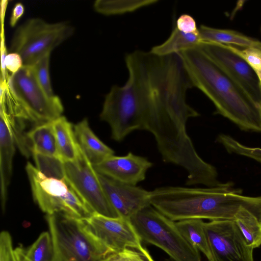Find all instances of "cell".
<instances>
[{"label":"cell","instance_id":"13","mask_svg":"<svg viewBox=\"0 0 261 261\" xmlns=\"http://www.w3.org/2000/svg\"><path fill=\"white\" fill-rule=\"evenodd\" d=\"M98 174L108 199L120 217L130 219L139 211L150 205V191Z\"/></svg>","mask_w":261,"mask_h":261},{"label":"cell","instance_id":"31","mask_svg":"<svg viewBox=\"0 0 261 261\" xmlns=\"http://www.w3.org/2000/svg\"><path fill=\"white\" fill-rule=\"evenodd\" d=\"M179 31L185 33H193L198 32L194 18L187 14L181 15L177 19L176 27Z\"/></svg>","mask_w":261,"mask_h":261},{"label":"cell","instance_id":"21","mask_svg":"<svg viewBox=\"0 0 261 261\" xmlns=\"http://www.w3.org/2000/svg\"><path fill=\"white\" fill-rule=\"evenodd\" d=\"M200 42L199 31L196 33H185L175 27L166 41L152 47L150 51L159 56H167L178 54L196 46Z\"/></svg>","mask_w":261,"mask_h":261},{"label":"cell","instance_id":"2","mask_svg":"<svg viewBox=\"0 0 261 261\" xmlns=\"http://www.w3.org/2000/svg\"><path fill=\"white\" fill-rule=\"evenodd\" d=\"M150 203L175 222L193 219L234 221L246 211L261 222V196L243 195L231 182L206 188L159 187L150 192Z\"/></svg>","mask_w":261,"mask_h":261},{"label":"cell","instance_id":"7","mask_svg":"<svg viewBox=\"0 0 261 261\" xmlns=\"http://www.w3.org/2000/svg\"><path fill=\"white\" fill-rule=\"evenodd\" d=\"M6 87L17 109L34 123L53 121L61 116L64 108L61 99L46 94L31 66L23 65L8 75Z\"/></svg>","mask_w":261,"mask_h":261},{"label":"cell","instance_id":"6","mask_svg":"<svg viewBox=\"0 0 261 261\" xmlns=\"http://www.w3.org/2000/svg\"><path fill=\"white\" fill-rule=\"evenodd\" d=\"M130 221L142 241L164 251L173 261H201L199 250L184 237L173 221L149 205Z\"/></svg>","mask_w":261,"mask_h":261},{"label":"cell","instance_id":"22","mask_svg":"<svg viewBox=\"0 0 261 261\" xmlns=\"http://www.w3.org/2000/svg\"><path fill=\"white\" fill-rule=\"evenodd\" d=\"M158 2V0H97L93 6L99 13L115 15L132 13Z\"/></svg>","mask_w":261,"mask_h":261},{"label":"cell","instance_id":"14","mask_svg":"<svg viewBox=\"0 0 261 261\" xmlns=\"http://www.w3.org/2000/svg\"><path fill=\"white\" fill-rule=\"evenodd\" d=\"M152 163L147 158L130 152L124 156H111L93 165L98 173L133 186L143 181Z\"/></svg>","mask_w":261,"mask_h":261},{"label":"cell","instance_id":"19","mask_svg":"<svg viewBox=\"0 0 261 261\" xmlns=\"http://www.w3.org/2000/svg\"><path fill=\"white\" fill-rule=\"evenodd\" d=\"M27 137L33 154L59 158L53 121L35 125L28 131Z\"/></svg>","mask_w":261,"mask_h":261},{"label":"cell","instance_id":"10","mask_svg":"<svg viewBox=\"0 0 261 261\" xmlns=\"http://www.w3.org/2000/svg\"><path fill=\"white\" fill-rule=\"evenodd\" d=\"M234 81L257 103L261 106V85L256 72L228 45L201 42L197 45Z\"/></svg>","mask_w":261,"mask_h":261},{"label":"cell","instance_id":"11","mask_svg":"<svg viewBox=\"0 0 261 261\" xmlns=\"http://www.w3.org/2000/svg\"><path fill=\"white\" fill-rule=\"evenodd\" d=\"M215 261H253V249L234 220L204 222Z\"/></svg>","mask_w":261,"mask_h":261},{"label":"cell","instance_id":"33","mask_svg":"<svg viewBox=\"0 0 261 261\" xmlns=\"http://www.w3.org/2000/svg\"><path fill=\"white\" fill-rule=\"evenodd\" d=\"M14 254L16 261H31L26 256L25 250L21 247L14 249Z\"/></svg>","mask_w":261,"mask_h":261},{"label":"cell","instance_id":"29","mask_svg":"<svg viewBox=\"0 0 261 261\" xmlns=\"http://www.w3.org/2000/svg\"><path fill=\"white\" fill-rule=\"evenodd\" d=\"M23 66V61L20 56L15 53H10L6 56L4 62L2 65L1 80H6L8 77L6 69L9 70L11 74L17 72Z\"/></svg>","mask_w":261,"mask_h":261},{"label":"cell","instance_id":"1","mask_svg":"<svg viewBox=\"0 0 261 261\" xmlns=\"http://www.w3.org/2000/svg\"><path fill=\"white\" fill-rule=\"evenodd\" d=\"M127 80L113 86L106 96L100 115L118 142L136 130L154 137L164 162L184 169L197 164L200 156L188 135V120L199 116L187 102L193 88L178 54L159 56L135 50L125 57Z\"/></svg>","mask_w":261,"mask_h":261},{"label":"cell","instance_id":"20","mask_svg":"<svg viewBox=\"0 0 261 261\" xmlns=\"http://www.w3.org/2000/svg\"><path fill=\"white\" fill-rule=\"evenodd\" d=\"M202 219H193L176 222L180 232L188 241L205 256L208 261H215Z\"/></svg>","mask_w":261,"mask_h":261},{"label":"cell","instance_id":"27","mask_svg":"<svg viewBox=\"0 0 261 261\" xmlns=\"http://www.w3.org/2000/svg\"><path fill=\"white\" fill-rule=\"evenodd\" d=\"M228 46L232 51L243 58L255 71L261 70V48L246 47L240 49L231 45Z\"/></svg>","mask_w":261,"mask_h":261},{"label":"cell","instance_id":"30","mask_svg":"<svg viewBox=\"0 0 261 261\" xmlns=\"http://www.w3.org/2000/svg\"><path fill=\"white\" fill-rule=\"evenodd\" d=\"M122 253L126 261H154L148 250L141 248H127Z\"/></svg>","mask_w":261,"mask_h":261},{"label":"cell","instance_id":"3","mask_svg":"<svg viewBox=\"0 0 261 261\" xmlns=\"http://www.w3.org/2000/svg\"><path fill=\"white\" fill-rule=\"evenodd\" d=\"M197 45L179 53L193 87L211 100L217 114L241 129L261 132V106Z\"/></svg>","mask_w":261,"mask_h":261},{"label":"cell","instance_id":"24","mask_svg":"<svg viewBox=\"0 0 261 261\" xmlns=\"http://www.w3.org/2000/svg\"><path fill=\"white\" fill-rule=\"evenodd\" d=\"M53 245L49 232H43L37 240L25 250L27 257L31 261H52Z\"/></svg>","mask_w":261,"mask_h":261},{"label":"cell","instance_id":"23","mask_svg":"<svg viewBox=\"0 0 261 261\" xmlns=\"http://www.w3.org/2000/svg\"><path fill=\"white\" fill-rule=\"evenodd\" d=\"M234 221L250 247L254 249L261 245V222L254 215L246 211Z\"/></svg>","mask_w":261,"mask_h":261},{"label":"cell","instance_id":"9","mask_svg":"<svg viewBox=\"0 0 261 261\" xmlns=\"http://www.w3.org/2000/svg\"><path fill=\"white\" fill-rule=\"evenodd\" d=\"M63 168L65 176L94 214L120 217L108 199L98 173L79 145L76 158L63 162Z\"/></svg>","mask_w":261,"mask_h":261},{"label":"cell","instance_id":"34","mask_svg":"<svg viewBox=\"0 0 261 261\" xmlns=\"http://www.w3.org/2000/svg\"><path fill=\"white\" fill-rule=\"evenodd\" d=\"M102 261H126L122 253H112L107 256Z\"/></svg>","mask_w":261,"mask_h":261},{"label":"cell","instance_id":"36","mask_svg":"<svg viewBox=\"0 0 261 261\" xmlns=\"http://www.w3.org/2000/svg\"><path fill=\"white\" fill-rule=\"evenodd\" d=\"M260 32H261V27H260Z\"/></svg>","mask_w":261,"mask_h":261},{"label":"cell","instance_id":"25","mask_svg":"<svg viewBox=\"0 0 261 261\" xmlns=\"http://www.w3.org/2000/svg\"><path fill=\"white\" fill-rule=\"evenodd\" d=\"M217 141L229 153L246 156L261 163V148L246 146L232 137L223 134L218 136Z\"/></svg>","mask_w":261,"mask_h":261},{"label":"cell","instance_id":"28","mask_svg":"<svg viewBox=\"0 0 261 261\" xmlns=\"http://www.w3.org/2000/svg\"><path fill=\"white\" fill-rule=\"evenodd\" d=\"M0 261H16L11 236L6 230L0 234Z\"/></svg>","mask_w":261,"mask_h":261},{"label":"cell","instance_id":"12","mask_svg":"<svg viewBox=\"0 0 261 261\" xmlns=\"http://www.w3.org/2000/svg\"><path fill=\"white\" fill-rule=\"evenodd\" d=\"M83 220L92 233L113 252H121L127 248L143 247L130 219L94 214Z\"/></svg>","mask_w":261,"mask_h":261},{"label":"cell","instance_id":"15","mask_svg":"<svg viewBox=\"0 0 261 261\" xmlns=\"http://www.w3.org/2000/svg\"><path fill=\"white\" fill-rule=\"evenodd\" d=\"M0 117L1 200L2 209L4 212L12 175V161L16 143L9 118L2 108Z\"/></svg>","mask_w":261,"mask_h":261},{"label":"cell","instance_id":"32","mask_svg":"<svg viewBox=\"0 0 261 261\" xmlns=\"http://www.w3.org/2000/svg\"><path fill=\"white\" fill-rule=\"evenodd\" d=\"M24 8L23 5L20 3H16L13 9L10 19V24L11 27L15 26L19 18L23 14Z\"/></svg>","mask_w":261,"mask_h":261},{"label":"cell","instance_id":"4","mask_svg":"<svg viewBox=\"0 0 261 261\" xmlns=\"http://www.w3.org/2000/svg\"><path fill=\"white\" fill-rule=\"evenodd\" d=\"M54 254L52 261H102L112 253L83 219L61 213L46 214Z\"/></svg>","mask_w":261,"mask_h":261},{"label":"cell","instance_id":"17","mask_svg":"<svg viewBox=\"0 0 261 261\" xmlns=\"http://www.w3.org/2000/svg\"><path fill=\"white\" fill-rule=\"evenodd\" d=\"M59 159L63 162L74 161L77 157L79 145L72 124L61 116L53 121Z\"/></svg>","mask_w":261,"mask_h":261},{"label":"cell","instance_id":"16","mask_svg":"<svg viewBox=\"0 0 261 261\" xmlns=\"http://www.w3.org/2000/svg\"><path fill=\"white\" fill-rule=\"evenodd\" d=\"M76 141L90 163L94 166L114 155V151L93 133L85 118L74 126Z\"/></svg>","mask_w":261,"mask_h":261},{"label":"cell","instance_id":"26","mask_svg":"<svg viewBox=\"0 0 261 261\" xmlns=\"http://www.w3.org/2000/svg\"><path fill=\"white\" fill-rule=\"evenodd\" d=\"M48 54L31 65L35 76L42 88L49 97L56 96L53 92L49 75V58Z\"/></svg>","mask_w":261,"mask_h":261},{"label":"cell","instance_id":"18","mask_svg":"<svg viewBox=\"0 0 261 261\" xmlns=\"http://www.w3.org/2000/svg\"><path fill=\"white\" fill-rule=\"evenodd\" d=\"M198 31L201 42L234 44L245 48H261L260 41L236 31L216 29L203 24L200 25Z\"/></svg>","mask_w":261,"mask_h":261},{"label":"cell","instance_id":"5","mask_svg":"<svg viewBox=\"0 0 261 261\" xmlns=\"http://www.w3.org/2000/svg\"><path fill=\"white\" fill-rule=\"evenodd\" d=\"M25 170L33 198L46 214L61 213L80 219H86L94 214L67 179L64 171L46 174L30 162L27 163Z\"/></svg>","mask_w":261,"mask_h":261},{"label":"cell","instance_id":"35","mask_svg":"<svg viewBox=\"0 0 261 261\" xmlns=\"http://www.w3.org/2000/svg\"><path fill=\"white\" fill-rule=\"evenodd\" d=\"M255 72L258 76V77L259 79V82H260V83L261 85V70L256 71Z\"/></svg>","mask_w":261,"mask_h":261},{"label":"cell","instance_id":"8","mask_svg":"<svg viewBox=\"0 0 261 261\" xmlns=\"http://www.w3.org/2000/svg\"><path fill=\"white\" fill-rule=\"evenodd\" d=\"M73 33V27L66 22L48 23L41 18H31L15 31L10 53L19 54L23 65L31 66L44 55L50 54Z\"/></svg>","mask_w":261,"mask_h":261}]
</instances>
